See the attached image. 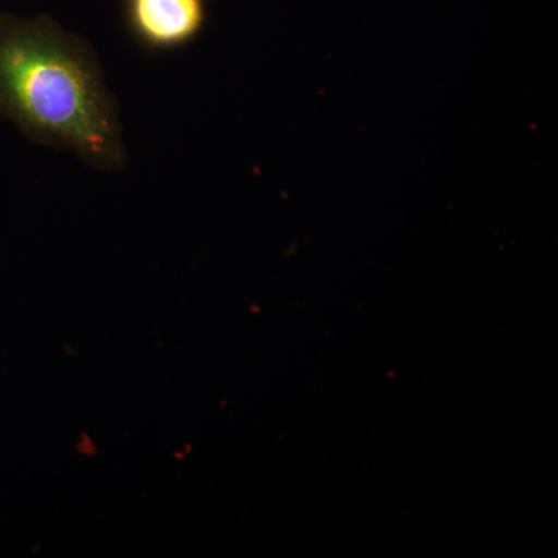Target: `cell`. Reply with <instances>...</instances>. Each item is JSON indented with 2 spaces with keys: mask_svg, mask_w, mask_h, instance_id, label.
Listing matches in <instances>:
<instances>
[{
  "mask_svg": "<svg viewBox=\"0 0 558 558\" xmlns=\"http://www.w3.org/2000/svg\"><path fill=\"white\" fill-rule=\"evenodd\" d=\"M0 119L89 163H123L120 123L87 47L49 17L0 13Z\"/></svg>",
  "mask_w": 558,
  "mask_h": 558,
  "instance_id": "6da1fadb",
  "label": "cell"
},
{
  "mask_svg": "<svg viewBox=\"0 0 558 558\" xmlns=\"http://www.w3.org/2000/svg\"><path fill=\"white\" fill-rule=\"evenodd\" d=\"M126 20L140 43L171 50L191 43L204 28L205 0H124Z\"/></svg>",
  "mask_w": 558,
  "mask_h": 558,
  "instance_id": "7a4b0ae2",
  "label": "cell"
}]
</instances>
